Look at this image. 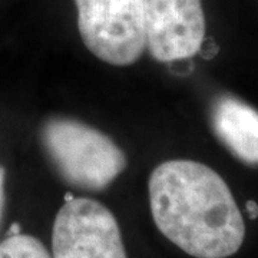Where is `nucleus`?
Returning <instances> with one entry per match:
<instances>
[{
  "mask_svg": "<svg viewBox=\"0 0 258 258\" xmlns=\"http://www.w3.org/2000/svg\"><path fill=\"white\" fill-rule=\"evenodd\" d=\"M214 134L235 158L258 165V111L231 95L217 98L211 106Z\"/></svg>",
  "mask_w": 258,
  "mask_h": 258,
  "instance_id": "obj_6",
  "label": "nucleus"
},
{
  "mask_svg": "<svg viewBox=\"0 0 258 258\" xmlns=\"http://www.w3.org/2000/svg\"><path fill=\"white\" fill-rule=\"evenodd\" d=\"M40 142L62 179L79 189H105L128 164L123 151L109 137L72 118L45 120Z\"/></svg>",
  "mask_w": 258,
  "mask_h": 258,
  "instance_id": "obj_2",
  "label": "nucleus"
},
{
  "mask_svg": "<svg viewBox=\"0 0 258 258\" xmlns=\"http://www.w3.org/2000/svg\"><path fill=\"white\" fill-rule=\"evenodd\" d=\"M0 258H52L40 241L25 234H12L0 242Z\"/></svg>",
  "mask_w": 258,
  "mask_h": 258,
  "instance_id": "obj_7",
  "label": "nucleus"
},
{
  "mask_svg": "<svg viewBox=\"0 0 258 258\" xmlns=\"http://www.w3.org/2000/svg\"><path fill=\"white\" fill-rule=\"evenodd\" d=\"M5 207V169L0 166V220Z\"/></svg>",
  "mask_w": 258,
  "mask_h": 258,
  "instance_id": "obj_8",
  "label": "nucleus"
},
{
  "mask_svg": "<svg viewBox=\"0 0 258 258\" xmlns=\"http://www.w3.org/2000/svg\"><path fill=\"white\" fill-rule=\"evenodd\" d=\"M147 49L158 62L197 55L205 39L203 0H141Z\"/></svg>",
  "mask_w": 258,
  "mask_h": 258,
  "instance_id": "obj_5",
  "label": "nucleus"
},
{
  "mask_svg": "<svg viewBox=\"0 0 258 258\" xmlns=\"http://www.w3.org/2000/svg\"><path fill=\"white\" fill-rule=\"evenodd\" d=\"M52 258H126L116 218L89 198H71L52 231Z\"/></svg>",
  "mask_w": 258,
  "mask_h": 258,
  "instance_id": "obj_4",
  "label": "nucleus"
},
{
  "mask_svg": "<svg viewBox=\"0 0 258 258\" xmlns=\"http://www.w3.org/2000/svg\"><path fill=\"white\" fill-rule=\"evenodd\" d=\"M245 208H247V212H248V217L251 220H255L258 218V204L255 201H247L245 204Z\"/></svg>",
  "mask_w": 258,
  "mask_h": 258,
  "instance_id": "obj_9",
  "label": "nucleus"
},
{
  "mask_svg": "<svg viewBox=\"0 0 258 258\" xmlns=\"http://www.w3.org/2000/svg\"><path fill=\"white\" fill-rule=\"evenodd\" d=\"M85 46L113 66L135 63L147 49L141 0H75Z\"/></svg>",
  "mask_w": 258,
  "mask_h": 258,
  "instance_id": "obj_3",
  "label": "nucleus"
},
{
  "mask_svg": "<svg viewBox=\"0 0 258 258\" xmlns=\"http://www.w3.org/2000/svg\"><path fill=\"white\" fill-rule=\"evenodd\" d=\"M158 230L195 258H227L241 248L245 225L228 185L212 168L189 159L158 165L149 176Z\"/></svg>",
  "mask_w": 258,
  "mask_h": 258,
  "instance_id": "obj_1",
  "label": "nucleus"
}]
</instances>
